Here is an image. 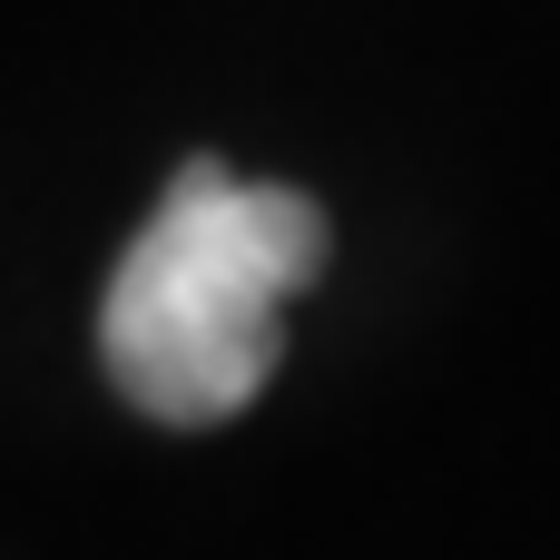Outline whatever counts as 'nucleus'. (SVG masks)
Returning <instances> with one entry per match:
<instances>
[{
	"mask_svg": "<svg viewBox=\"0 0 560 560\" xmlns=\"http://www.w3.org/2000/svg\"><path fill=\"white\" fill-rule=\"evenodd\" d=\"M315 276L325 207L305 187H256L217 158H187L98 295V364L148 423H236L285 354V295Z\"/></svg>",
	"mask_w": 560,
	"mask_h": 560,
	"instance_id": "obj_1",
	"label": "nucleus"
}]
</instances>
